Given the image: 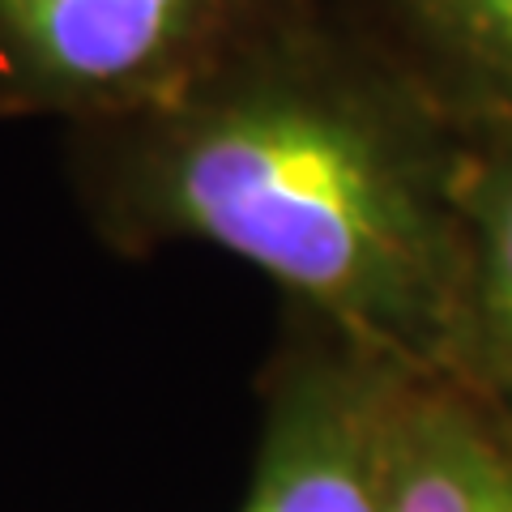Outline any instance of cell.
Instances as JSON below:
<instances>
[{
    "label": "cell",
    "mask_w": 512,
    "mask_h": 512,
    "mask_svg": "<svg viewBox=\"0 0 512 512\" xmlns=\"http://www.w3.org/2000/svg\"><path fill=\"white\" fill-rule=\"evenodd\" d=\"M316 0H0V116H150Z\"/></svg>",
    "instance_id": "obj_2"
},
{
    "label": "cell",
    "mask_w": 512,
    "mask_h": 512,
    "mask_svg": "<svg viewBox=\"0 0 512 512\" xmlns=\"http://www.w3.org/2000/svg\"><path fill=\"white\" fill-rule=\"evenodd\" d=\"M380 512H512V453L461 397L389 384Z\"/></svg>",
    "instance_id": "obj_4"
},
{
    "label": "cell",
    "mask_w": 512,
    "mask_h": 512,
    "mask_svg": "<svg viewBox=\"0 0 512 512\" xmlns=\"http://www.w3.org/2000/svg\"><path fill=\"white\" fill-rule=\"evenodd\" d=\"M103 227L205 239L325 312L380 363L461 359V124L372 30L316 0L150 116L86 124Z\"/></svg>",
    "instance_id": "obj_1"
},
{
    "label": "cell",
    "mask_w": 512,
    "mask_h": 512,
    "mask_svg": "<svg viewBox=\"0 0 512 512\" xmlns=\"http://www.w3.org/2000/svg\"><path fill=\"white\" fill-rule=\"evenodd\" d=\"M389 380H308L282 406L244 512H380Z\"/></svg>",
    "instance_id": "obj_3"
},
{
    "label": "cell",
    "mask_w": 512,
    "mask_h": 512,
    "mask_svg": "<svg viewBox=\"0 0 512 512\" xmlns=\"http://www.w3.org/2000/svg\"><path fill=\"white\" fill-rule=\"evenodd\" d=\"M389 52L461 124H512V0H363Z\"/></svg>",
    "instance_id": "obj_5"
},
{
    "label": "cell",
    "mask_w": 512,
    "mask_h": 512,
    "mask_svg": "<svg viewBox=\"0 0 512 512\" xmlns=\"http://www.w3.org/2000/svg\"><path fill=\"white\" fill-rule=\"evenodd\" d=\"M466 299L461 359L512 393V124H470L461 171Z\"/></svg>",
    "instance_id": "obj_6"
}]
</instances>
